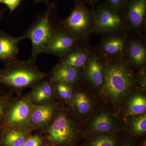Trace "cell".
<instances>
[{
	"instance_id": "1",
	"label": "cell",
	"mask_w": 146,
	"mask_h": 146,
	"mask_svg": "<svg viewBox=\"0 0 146 146\" xmlns=\"http://www.w3.org/2000/svg\"><path fill=\"white\" fill-rule=\"evenodd\" d=\"M48 76L35 63L17 59L0 70V85L20 96L25 89L31 88Z\"/></svg>"
},
{
	"instance_id": "2",
	"label": "cell",
	"mask_w": 146,
	"mask_h": 146,
	"mask_svg": "<svg viewBox=\"0 0 146 146\" xmlns=\"http://www.w3.org/2000/svg\"><path fill=\"white\" fill-rule=\"evenodd\" d=\"M46 5L45 11L35 19L21 36L23 40L29 39L31 42V52L28 60L33 63L59 26L56 3L50 2Z\"/></svg>"
},
{
	"instance_id": "3",
	"label": "cell",
	"mask_w": 146,
	"mask_h": 146,
	"mask_svg": "<svg viewBox=\"0 0 146 146\" xmlns=\"http://www.w3.org/2000/svg\"><path fill=\"white\" fill-rule=\"evenodd\" d=\"M134 76L124 58L106 61L104 85L108 94L119 99L131 87Z\"/></svg>"
},
{
	"instance_id": "4",
	"label": "cell",
	"mask_w": 146,
	"mask_h": 146,
	"mask_svg": "<svg viewBox=\"0 0 146 146\" xmlns=\"http://www.w3.org/2000/svg\"><path fill=\"white\" fill-rule=\"evenodd\" d=\"M74 2L71 14L60 21L59 25L77 38H88L92 34L94 27V9H89L81 0H74Z\"/></svg>"
},
{
	"instance_id": "5",
	"label": "cell",
	"mask_w": 146,
	"mask_h": 146,
	"mask_svg": "<svg viewBox=\"0 0 146 146\" xmlns=\"http://www.w3.org/2000/svg\"><path fill=\"white\" fill-rule=\"evenodd\" d=\"M94 25L92 34H107L115 32L129 31L121 12L107 4L97 6L94 9Z\"/></svg>"
},
{
	"instance_id": "6",
	"label": "cell",
	"mask_w": 146,
	"mask_h": 146,
	"mask_svg": "<svg viewBox=\"0 0 146 146\" xmlns=\"http://www.w3.org/2000/svg\"><path fill=\"white\" fill-rule=\"evenodd\" d=\"M129 33L122 31L105 34L96 48L97 52L105 61L124 58Z\"/></svg>"
},
{
	"instance_id": "7",
	"label": "cell",
	"mask_w": 146,
	"mask_h": 146,
	"mask_svg": "<svg viewBox=\"0 0 146 146\" xmlns=\"http://www.w3.org/2000/svg\"><path fill=\"white\" fill-rule=\"evenodd\" d=\"M33 106L26 94L18 98L15 97L7 112L5 128L15 127L29 129V120Z\"/></svg>"
},
{
	"instance_id": "8",
	"label": "cell",
	"mask_w": 146,
	"mask_h": 146,
	"mask_svg": "<svg viewBox=\"0 0 146 146\" xmlns=\"http://www.w3.org/2000/svg\"><path fill=\"white\" fill-rule=\"evenodd\" d=\"M45 132L49 142L57 145H67L71 143L74 138V125L68 114L61 111L58 112Z\"/></svg>"
},
{
	"instance_id": "9",
	"label": "cell",
	"mask_w": 146,
	"mask_h": 146,
	"mask_svg": "<svg viewBox=\"0 0 146 146\" xmlns=\"http://www.w3.org/2000/svg\"><path fill=\"white\" fill-rule=\"evenodd\" d=\"M121 13L129 32L142 35L145 26L146 0H127Z\"/></svg>"
},
{
	"instance_id": "10",
	"label": "cell",
	"mask_w": 146,
	"mask_h": 146,
	"mask_svg": "<svg viewBox=\"0 0 146 146\" xmlns=\"http://www.w3.org/2000/svg\"><path fill=\"white\" fill-rule=\"evenodd\" d=\"M87 38H77L59 25L52 38L42 51V54L62 57L77 46L87 40Z\"/></svg>"
},
{
	"instance_id": "11",
	"label": "cell",
	"mask_w": 146,
	"mask_h": 146,
	"mask_svg": "<svg viewBox=\"0 0 146 146\" xmlns=\"http://www.w3.org/2000/svg\"><path fill=\"white\" fill-rule=\"evenodd\" d=\"M56 103L34 105L30 117L29 127L32 130L46 131L58 113Z\"/></svg>"
},
{
	"instance_id": "12",
	"label": "cell",
	"mask_w": 146,
	"mask_h": 146,
	"mask_svg": "<svg viewBox=\"0 0 146 146\" xmlns=\"http://www.w3.org/2000/svg\"><path fill=\"white\" fill-rule=\"evenodd\" d=\"M95 50L96 48L90 46L86 40L59 58L60 59L57 64L77 69L83 68Z\"/></svg>"
},
{
	"instance_id": "13",
	"label": "cell",
	"mask_w": 146,
	"mask_h": 146,
	"mask_svg": "<svg viewBox=\"0 0 146 146\" xmlns=\"http://www.w3.org/2000/svg\"><path fill=\"white\" fill-rule=\"evenodd\" d=\"M142 35H130L124 59L127 64L140 67L144 65L146 60V46Z\"/></svg>"
},
{
	"instance_id": "14",
	"label": "cell",
	"mask_w": 146,
	"mask_h": 146,
	"mask_svg": "<svg viewBox=\"0 0 146 146\" xmlns=\"http://www.w3.org/2000/svg\"><path fill=\"white\" fill-rule=\"evenodd\" d=\"M26 95L34 105L56 103L53 82L48 77L42 80L32 87L31 91Z\"/></svg>"
},
{
	"instance_id": "15",
	"label": "cell",
	"mask_w": 146,
	"mask_h": 146,
	"mask_svg": "<svg viewBox=\"0 0 146 146\" xmlns=\"http://www.w3.org/2000/svg\"><path fill=\"white\" fill-rule=\"evenodd\" d=\"M21 36H16L0 32V61L4 65L17 60L19 52L18 44Z\"/></svg>"
},
{
	"instance_id": "16",
	"label": "cell",
	"mask_w": 146,
	"mask_h": 146,
	"mask_svg": "<svg viewBox=\"0 0 146 146\" xmlns=\"http://www.w3.org/2000/svg\"><path fill=\"white\" fill-rule=\"evenodd\" d=\"M105 60L96 50L91 55L84 68L86 78L94 86H100L104 84L105 73Z\"/></svg>"
},
{
	"instance_id": "17",
	"label": "cell",
	"mask_w": 146,
	"mask_h": 146,
	"mask_svg": "<svg viewBox=\"0 0 146 146\" xmlns=\"http://www.w3.org/2000/svg\"><path fill=\"white\" fill-rule=\"evenodd\" d=\"M80 69L57 64L50 72L48 77L53 82H61L73 86L80 77Z\"/></svg>"
},
{
	"instance_id": "18",
	"label": "cell",
	"mask_w": 146,
	"mask_h": 146,
	"mask_svg": "<svg viewBox=\"0 0 146 146\" xmlns=\"http://www.w3.org/2000/svg\"><path fill=\"white\" fill-rule=\"evenodd\" d=\"M31 131L28 128L6 127L0 139V146H23Z\"/></svg>"
},
{
	"instance_id": "19",
	"label": "cell",
	"mask_w": 146,
	"mask_h": 146,
	"mask_svg": "<svg viewBox=\"0 0 146 146\" xmlns=\"http://www.w3.org/2000/svg\"><path fill=\"white\" fill-rule=\"evenodd\" d=\"M14 98V94L13 92L0 85V139L5 129L7 112Z\"/></svg>"
},
{
	"instance_id": "20",
	"label": "cell",
	"mask_w": 146,
	"mask_h": 146,
	"mask_svg": "<svg viewBox=\"0 0 146 146\" xmlns=\"http://www.w3.org/2000/svg\"><path fill=\"white\" fill-rule=\"evenodd\" d=\"M91 127L93 130L97 132H107L112 127V120L106 113H102L94 119Z\"/></svg>"
},
{
	"instance_id": "21",
	"label": "cell",
	"mask_w": 146,
	"mask_h": 146,
	"mask_svg": "<svg viewBox=\"0 0 146 146\" xmlns=\"http://www.w3.org/2000/svg\"><path fill=\"white\" fill-rule=\"evenodd\" d=\"M129 114L139 115L145 114L146 111V98L141 95L133 96L128 104Z\"/></svg>"
},
{
	"instance_id": "22",
	"label": "cell",
	"mask_w": 146,
	"mask_h": 146,
	"mask_svg": "<svg viewBox=\"0 0 146 146\" xmlns=\"http://www.w3.org/2000/svg\"><path fill=\"white\" fill-rule=\"evenodd\" d=\"M52 82L56 98L58 97L66 102H72L74 94L73 86L61 82Z\"/></svg>"
},
{
	"instance_id": "23",
	"label": "cell",
	"mask_w": 146,
	"mask_h": 146,
	"mask_svg": "<svg viewBox=\"0 0 146 146\" xmlns=\"http://www.w3.org/2000/svg\"><path fill=\"white\" fill-rule=\"evenodd\" d=\"M72 103L80 113L84 114L89 111L91 107V103L87 96L82 93L74 94Z\"/></svg>"
},
{
	"instance_id": "24",
	"label": "cell",
	"mask_w": 146,
	"mask_h": 146,
	"mask_svg": "<svg viewBox=\"0 0 146 146\" xmlns=\"http://www.w3.org/2000/svg\"><path fill=\"white\" fill-rule=\"evenodd\" d=\"M132 130L136 134H141L146 131V116L144 115L136 118L132 123Z\"/></svg>"
},
{
	"instance_id": "25",
	"label": "cell",
	"mask_w": 146,
	"mask_h": 146,
	"mask_svg": "<svg viewBox=\"0 0 146 146\" xmlns=\"http://www.w3.org/2000/svg\"><path fill=\"white\" fill-rule=\"evenodd\" d=\"M115 140L109 136H101L92 141L90 146H115Z\"/></svg>"
},
{
	"instance_id": "26",
	"label": "cell",
	"mask_w": 146,
	"mask_h": 146,
	"mask_svg": "<svg viewBox=\"0 0 146 146\" xmlns=\"http://www.w3.org/2000/svg\"><path fill=\"white\" fill-rule=\"evenodd\" d=\"M43 144L44 138L36 134L29 136L23 146H42Z\"/></svg>"
},
{
	"instance_id": "27",
	"label": "cell",
	"mask_w": 146,
	"mask_h": 146,
	"mask_svg": "<svg viewBox=\"0 0 146 146\" xmlns=\"http://www.w3.org/2000/svg\"><path fill=\"white\" fill-rule=\"evenodd\" d=\"M107 4L112 8L119 12H121L122 9L127 0H105Z\"/></svg>"
},
{
	"instance_id": "28",
	"label": "cell",
	"mask_w": 146,
	"mask_h": 146,
	"mask_svg": "<svg viewBox=\"0 0 146 146\" xmlns=\"http://www.w3.org/2000/svg\"><path fill=\"white\" fill-rule=\"evenodd\" d=\"M22 0H0V3L5 5L10 11V13H13Z\"/></svg>"
},
{
	"instance_id": "29",
	"label": "cell",
	"mask_w": 146,
	"mask_h": 146,
	"mask_svg": "<svg viewBox=\"0 0 146 146\" xmlns=\"http://www.w3.org/2000/svg\"><path fill=\"white\" fill-rule=\"evenodd\" d=\"M81 1L86 4L87 3L91 5H93L98 2L99 0H81Z\"/></svg>"
},
{
	"instance_id": "30",
	"label": "cell",
	"mask_w": 146,
	"mask_h": 146,
	"mask_svg": "<svg viewBox=\"0 0 146 146\" xmlns=\"http://www.w3.org/2000/svg\"><path fill=\"white\" fill-rule=\"evenodd\" d=\"M33 3H44L46 5L48 3L50 2L49 0H31Z\"/></svg>"
},
{
	"instance_id": "31",
	"label": "cell",
	"mask_w": 146,
	"mask_h": 146,
	"mask_svg": "<svg viewBox=\"0 0 146 146\" xmlns=\"http://www.w3.org/2000/svg\"><path fill=\"white\" fill-rule=\"evenodd\" d=\"M5 12V9L3 10H0V25H1V22L2 18L3 15ZM1 31V29H0V32Z\"/></svg>"
},
{
	"instance_id": "32",
	"label": "cell",
	"mask_w": 146,
	"mask_h": 146,
	"mask_svg": "<svg viewBox=\"0 0 146 146\" xmlns=\"http://www.w3.org/2000/svg\"><path fill=\"white\" fill-rule=\"evenodd\" d=\"M122 146H131L129 145H123Z\"/></svg>"
}]
</instances>
